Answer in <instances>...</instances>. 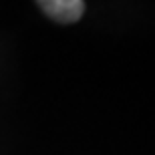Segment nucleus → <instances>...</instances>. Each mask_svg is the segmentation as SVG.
<instances>
[{
    "label": "nucleus",
    "instance_id": "1",
    "mask_svg": "<svg viewBox=\"0 0 155 155\" xmlns=\"http://www.w3.org/2000/svg\"><path fill=\"white\" fill-rule=\"evenodd\" d=\"M38 6L51 18L64 24L77 22L85 12V2L81 0H42L38 2Z\"/></svg>",
    "mask_w": 155,
    "mask_h": 155
}]
</instances>
